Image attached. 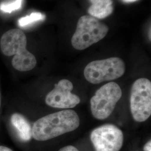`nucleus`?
<instances>
[{
    "instance_id": "1",
    "label": "nucleus",
    "mask_w": 151,
    "mask_h": 151,
    "mask_svg": "<svg viewBox=\"0 0 151 151\" xmlns=\"http://www.w3.org/2000/svg\"><path fill=\"white\" fill-rule=\"evenodd\" d=\"M80 124L79 116L73 110L50 114L37 120L32 125V137L38 141L52 139L74 131Z\"/></svg>"
},
{
    "instance_id": "2",
    "label": "nucleus",
    "mask_w": 151,
    "mask_h": 151,
    "mask_svg": "<svg viewBox=\"0 0 151 151\" xmlns=\"http://www.w3.org/2000/svg\"><path fill=\"white\" fill-rule=\"evenodd\" d=\"M27 38L25 33L19 29H12L5 32L0 40V48L6 56L14 57L11 63L19 71L32 70L37 65V60L27 49Z\"/></svg>"
},
{
    "instance_id": "3",
    "label": "nucleus",
    "mask_w": 151,
    "mask_h": 151,
    "mask_svg": "<svg viewBox=\"0 0 151 151\" xmlns=\"http://www.w3.org/2000/svg\"><path fill=\"white\" fill-rule=\"evenodd\" d=\"M108 32V26L96 18L90 15L81 16L71 39V43L76 49L84 50L102 40Z\"/></svg>"
},
{
    "instance_id": "4",
    "label": "nucleus",
    "mask_w": 151,
    "mask_h": 151,
    "mask_svg": "<svg viewBox=\"0 0 151 151\" xmlns=\"http://www.w3.org/2000/svg\"><path fill=\"white\" fill-rule=\"evenodd\" d=\"M126 70L124 61L118 57L94 60L87 65L84 76L92 84L113 81L121 77Z\"/></svg>"
},
{
    "instance_id": "5",
    "label": "nucleus",
    "mask_w": 151,
    "mask_h": 151,
    "mask_svg": "<svg viewBox=\"0 0 151 151\" xmlns=\"http://www.w3.org/2000/svg\"><path fill=\"white\" fill-rule=\"evenodd\" d=\"M122 96L119 85L110 82L99 88L90 100L93 116L99 120L106 119L113 112L116 104Z\"/></svg>"
},
{
    "instance_id": "6",
    "label": "nucleus",
    "mask_w": 151,
    "mask_h": 151,
    "mask_svg": "<svg viewBox=\"0 0 151 151\" xmlns=\"http://www.w3.org/2000/svg\"><path fill=\"white\" fill-rule=\"evenodd\" d=\"M130 108L133 119L145 122L151 115V82L140 78L133 83L130 95Z\"/></svg>"
},
{
    "instance_id": "7",
    "label": "nucleus",
    "mask_w": 151,
    "mask_h": 151,
    "mask_svg": "<svg viewBox=\"0 0 151 151\" xmlns=\"http://www.w3.org/2000/svg\"><path fill=\"white\" fill-rule=\"evenodd\" d=\"M90 139L96 151H119L123 145L124 135L115 125L106 124L93 130Z\"/></svg>"
},
{
    "instance_id": "8",
    "label": "nucleus",
    "mask_w": 151,
    "mask_h": 151,
    "mask_svg": "<svg viewBox=\"0 0 151 151\" xmlns=\"http://www.w3.org/2000/svg\"><path fill=\"white\" fill-rule=\"evenodd\" d=\"M73 85L70 81L63 79L58 82L46 96L45 101L49 106L59 109L75 108L81 102V99L72 93Z\"/></svg>"
},
{
    "instance_id": "9",
    "label": "nucleus",
    "mask_w": 151,
    "mask_h": 151,
    "mask_svg": "<svg viewBox=\"0 0 151 151\" xmlns=\"http://www.w3.org/2000/svg\"><path fill=\"white\" fill-rule=\"evenodd\" d=\"M11 122L20 139L24 142L31 139L32 128L28 120L23 115L20 114H13L11 117Z\"/></svg>"
},
{
    "instance_id": "10",
    "label": "nucleus",
    "mask_w": 151,
    "mask_h": 151,
    "mask_svg": "<svg viewBox=\"0 0 151 151\" xmlns=\"http://www.w3.org/2000/svg\"><path fill=\"white\" fill-rule=\"evenodd\" d=\"M91 5L88 9L90 16L103 19L110 15L113 12L112 0H89Z\"/></svg>"
},
{
    "instance_id": "11",
    "label": "nucleus",
    "mask_w": 151,
    "mask_h": 151,
    "mask_svg": "<svg viewBox=\"0 0 151 151\" xmlns=\"http://www.w3.org/2000/svg\"><path fill=\"white\" fill-rule=\"evenodd\" d=\"M45 15L40 12H33L30 15L22 17L18 20V24L20 27H24L34 22L44 19Z\"/></svg>"
},
{
    "instance_id": "12",
    "label": "nucleus",
    "mask_w": 151,
    "mask_h": 151,
    "mask_svg": "<svg viewBox=\"0 0 151 151\" xmlns=\"http://www.w3.org/2000/svg\"><path fill=\"white\" fill-rule=\"evenodd\" d=\"M22 2L23 0H14L2 3L0 5V10L6 13H11L12 11L20 9L22 7Z\"/></svg>"
},
{
    "instance_id": "13",
    "label": "nucleus",
    "mask_w": 151,
    "mask_h": 151,
    "mask_svg": "<svg viewBox=\"0 0 151 151\" xmlns=\"http://www.w3.org/2000/svg\"><path fill=\"white\" fill-rule=\"evenodd\" d=\"M58 151H79V150L74 146H67L60 148Z\"/></svg>"
},
{
    "instance_id": "14",
    "label": "nucleus",
    "mask_w": 151,
    "mask_h": 151,
    "mask_svg": "<svg viewBox=\"0 0 151 151\" xmlns=\"http://www.w3.org/2000/svg\"><path fill=\"white\" fill-rule=\"evenodd\" d=\"M144 151H151V140H149L144 146Z\"/></svg>"
},
{
    "instance_id": "15",
    "label": "nucleus",
    "mask_w": 151,
    "mask_h": 151,
    "mask_svg": "<svg viewBox=\"0 0 151 151\" xmlns=\"http://www.w3.org/2000/svg\"><path fill=\"white\" fill-rule=\"evenodd\" d=\"M0 151H13L10 148L5 146H0Z\"/></svg>"
},
{
    "instance_id": "16",
    "label": "nucleus",
    "mask_w": 151,
    "mask_h": 151,
    "mask_svg": "<svg viewBox=\"0 0 151 151\" xmlns=\"http://www.w3.org/2000/svg\"><path fill=\"white\" fill-rule=\"evenodd\" d=\"M137 0H123V1H124V2H127V3H129V2H135Z\"/></svg>"
},
{
    "instance_id": "17",
    "label": "nucleus",
    "mask_w": 151,
    "mask_h": 151,
    "mask_svg": "<svg viewBox=\"0 0 151 151\" xmlns=\"http://www.w3.org/2000/svg\"><path fill=\"white\" fill-rule=\"evenodd\" d=\"M0 107H1V96H0Z\"/></svg>"
}]
</instances>
